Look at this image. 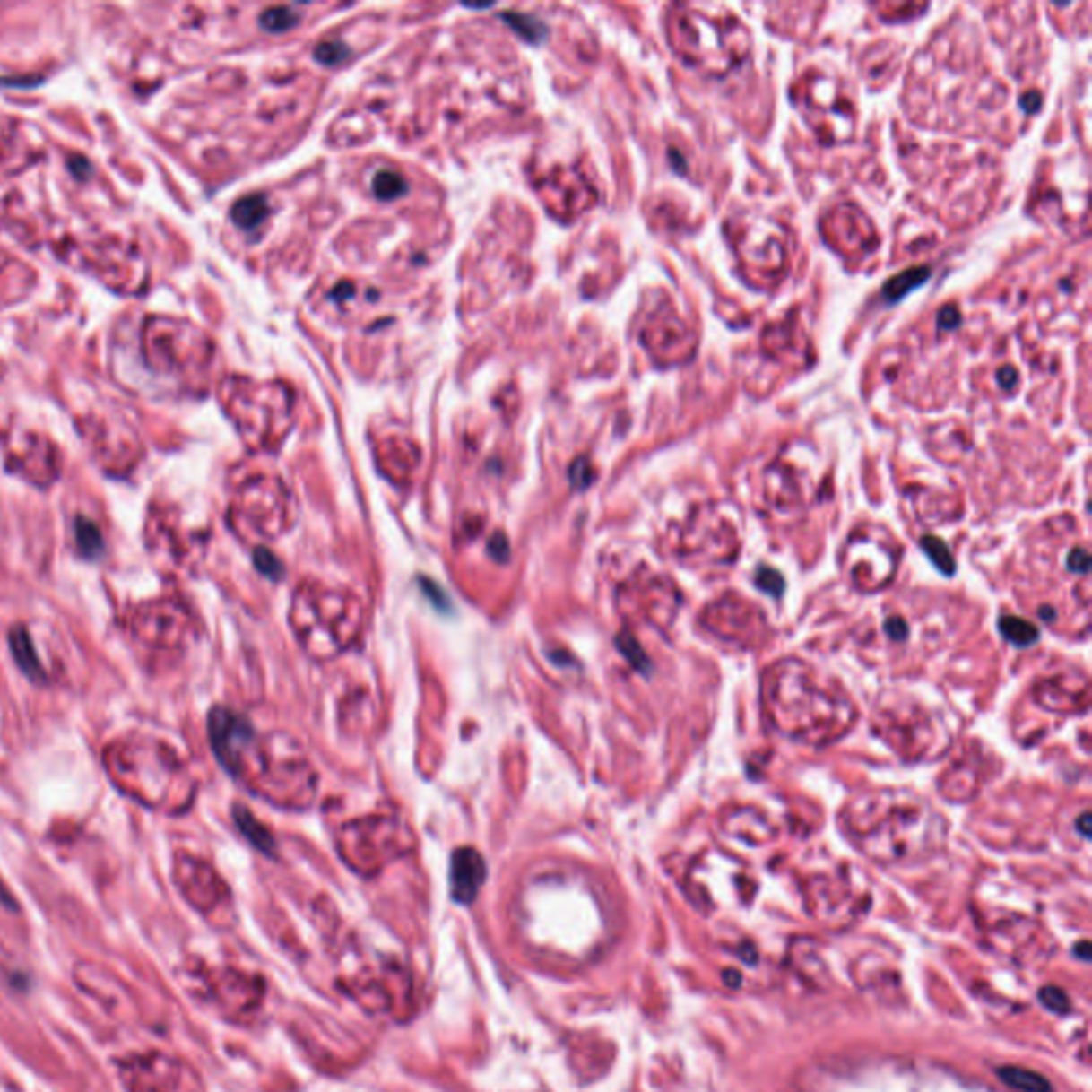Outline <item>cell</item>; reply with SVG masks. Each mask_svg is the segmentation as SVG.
<instances>
[{
  "label": "cell",
  "mask_w": 1092,
  "mask_h": 1092,
  "mask_svg": "<svg viewBox=\"0 0 1092 1092\" xmlns=\"http://www.w3.org/2000/svg\"><path fill=\"white\" fill-rule=\"evenodd\" d=\"M762 702L776 732L802 745H830L858 717L847 691L801 660H781L764 672Z\"/></svg>",
  "instance_id": "obj_1"
},
{
  "label": "cell",
  "mask_w": 1092,
  "mask_h": 1092,
  "mask_svg": "<svg viewBox=\"0 0 1092 1092\" xmlns=\"http://www.w3.org/2000/svg\"><path fill=\"white\" fill-rule=\"evenodd\" d=\"M1001 632H1003V636L1010 640V643L1018 645V646L1033 645L1039 636V629L1035 628L1033 623L1024 621V619H1020V617L1001 619Z\"/></svg>",
  "instance_id": "obj_18"
},
{
  "label": "cell",
  "mask_w": 1092,
  "mask_h": 1092,
  "mask_svg": "<svg viewBox=\"0 0 1092 1092\" xmlns=\"http://www.w3.org/2000/svg\"><path fill=\"white\" fill-rule=\"evenodd\" d=\"M235 821H238V828L241 830V835H244L247 841L252 843L256 849H261L263 854H273L275 849V841L272 836V832L264 830V826L261 821L255 819V815L247 813L246 809L238 807L235 809Z\"/></svg>",
  "instance_id": "obj_15"
},
{
  "label": "cell",
  "mask_w": 1092,
  "mask_h": 1092,
  "mask_svg": "<svg viewBox=\"0 0 1092 1092\" xmlns=\"http://www.w3.org/2000/svg\"><path fill=\"white\" fill-rule=\"evenodd\" d=\"M900 555L890 533L877 527H864L852 533L843 555V564L860 591H880L892 583Z\"/></svg>",
  "instance_id": "obj_7"
},
{
  "label": "cell",
  "mask_w": 1092,
  "mask_h": 1092,
  "mask_svg": "<svg viewBox=\"0 0 1092 1092\" xmlns=\"http://www.w3.org/2000/svg\"><path fill=\"white\" fill-rule=\"evenodd\" d=\"M999 382H1001V385H1003L1005 388H1010V391H1011V388L1018 385V374H1016V369H1013V368H1003V369H1001V371H999Z\"/></svg>",
  "instance_id": "obj_31"
},
{
  "label": "cell",
  "mask_w": 1092,
  "mask_h": 1092,
  "mask_svg": "<svg viewBox=\"0 0 1092 1092\" xmlns=\"http://www.w3.org/2000/svg\"><path fill=\"white\" fill-rule=\"evenodd\" d=\"M363 606L346 591L303 587L292 602V628L314 655H335L361 632Z\"/></svg>",
  "instance_id": "obj_4"
},
{
  "label": "cell",
  "mask_w": 1092,
  "mask_h": 1092,
  "mask_svg": "<svg viewBox=\"0 0 1092 1092\" xmlns=\"http://www.w3.org/2000/svg\"><path fill=\"white\" fill-rule=\"evenodd\" d=\"M487 880V864L472 847H461L450 860V894L455 903L472 905Z\"/></svg>",
  "instance_id": "obj_12"
},
{
  "label": "cell",
  "mask_w": 1092,
  "mask_h": 1092,
  "mask_svg": "<svg viewBox=\"0 0 1092 1092\" xmlns=\"http://www.w3.org/2000/svg\"><path fill=\"white\" fill-rule=\"evenodd\" d=\"M672 18L670 24L672 43L691 65L722 75L745 58L749 48L747 32L736 20L725 18L717 22L688 9Z\"/></svg>",
  "instance_id": "obj_5"
},
{
  "label": "cell",
  "mask_w": 1092,
  "mask_h": 1092,
  "mask_svg": "<svg viewBox=\"0 0 1092 1092\" xmlns=\"http://www.w3.org/2000/svg\"><path fill=\"white\" fill-rule=\"evenodd\" d=\"M739 529L715 510H700L679 538V557L689 564L725 566L739 555Z\"/></svg>",
  "instance_id": "obj_8"
},
{
  "label": "cell",
  "mask_w": 1092,
  "mask_h": 1092,
  "mask_svg": "<svg viewBox=\"0 0 1092 1092\" xmlns=\"http://www.w3.org/2000/svg\"><path fill=\"white\" fill-rule=\"evenodd\" d=\"M506 18H508L510 24L515 26L523 37L529 39V41H540V39L544 37V26L536 20L525 18V15H521V18H516V15H506Z\"/></svg>",
  "instance_id": "obj_24"
},
{
  "label": "cell",
  "mask_w": 1092,
  "mask_h": 1092,
  "mask_svg": "<svg viewBox=\"0 0 1092 1092\" xmlns=\"http://www.w3.org/2000/svg\"><path fill=\"white\" fill-rule=\"evenodd\" d=\"M267 212V201H264L261 195H250L235 203L230 216H233V222L238 224V227L255 229L264 221Z\"/></svg>",
  "instance_id": "obj_17"
},
{
  "label": "cell",
  "mask_w": 1092,
  "mask_h": 1092,
  "mask_svg": "<svg viewBox=\"0 0 1092 1092\" xmlns=\"http://www.w3.org/2000/svg\"><path fill=\"white\" fill-rule=\"evenodd\" d=\"M75 532L77 544H80V550L83 555L97 557L100 550H103V540H100V532L94 523H90L88 519H80L75 525Z\"/></svg>",
  "instance_id": "obj_19"
},
{
  "label": "cell",
  "mask_w": 1092,
  "mask_h": 1092,
  "mask_svg": "<svg viewBox=\"0 0 1092 1092\" xmlns=\"http://www.w3.org/2000/svg\"><path fill=\"white\" fill-rule=\"evenodd\" d=\"M922 546H924V550L928 553V557L934 561V566L939 568V570H943L945 574L954 572V559H951V553L948 550V546H945L941 540L926 536L922 538Z\"/></svg>",
  "instance_id": "obj_22"
},
{
  "label": "cell",
  "mask_w": 1092,
  "mask_h": 1092,
  "mask_svg": "<svg viewBox=\"0 0 1092 1092\" xmlns=\"http://www.w3.org/2000/svg\"><path fill=\"white\" fill-rule=\"evenodd\" d=\"M847 830L862 843L877 847L907 849V843L937 835L943 824L941 815L924 798L903 790H883L866 793L852 801L843 810Z\"/></svg>",
  "instance_id": "obj_3"
},
{
  "label": "cell",
  "mask_w": 1092,
  "mask_h": 1092,
  "mask_svg": "<svg viewBox=\"0 0 1092 1092\" xmlns=\"http://www.w3.org/2000/svg\"><path fill=\"white\" fill-rule=\"evenodd\" d=\"M348 48L340 41H326L316 48V58L325 65H340L348 58Z\"/></svg>",
  "instance_id": "obj_23"
},
{
  "label": "cell",
  "mask_w": 1092,
  "mask_h": 1092,
  "mask_svg": "<svg viewBox=\"0 0 1092 1092\" xmlns=\"http://www.w3.org/2000/svg\"><path fill=\"white\" fill-rule=\"evenodd\" d=\"M877 734L907 762H922L924 758L941 753L945 734L924 706L909 702H886L877 708Z\"/></svg>",
  "instance_id": "obj_6"
},
{
  "label": "cell",
  "mask_w": 1092,
  "mask_h": 1092,
  "mask_svg": "<svg viewBox=\"0 0 1092 1092\" xmlns=\"http://www.w3.org/2000/svg\"><path fill=\"white\" fill-rule=\"evenodd\" d=\"M299 15L290 7H273L267 9L261 15V26L267 28L269 32H284L297 24Z\"/></svg>",
  "instance_id": "obj_21"
},
{
  "label": "cell",
  "mask_w": 1092,
  "mask_h": 1092,
  "mask_svg": "<svg viewBox=\"0 0 1092 1092\" xmlns=\"http://www.w3.org/2000/svg\"><path fill=\"white\" fill-rule=\"evenodd\" d=\"M1039 1001H1041V1003H1044L1045 1007H1048L1050 1011H1067V1007H1069V999H1067V994L1062 992V990L1052 988V986H1048V988H1044V990H1041V992H1039Z\"/></svg>",
  "instance_id": "obj_25"
},
{
  "label": "cell",
  "mask_w": 1092,
  "mask_h": 1092,
  "mask_svg": "<svg viewBox=\"0 0 1092 1092\" xmlns=\"http://www.w3.org/2000/svg\"><path fill=\"white\" fill-rule=\"evenodd\" d=\"M403 826L397 824V821L388 819V818H369V819H361V821H354V824L344 826V838H342V849H348L346 858L351 860L357 855L361 849H365L369 845L368 854H363L361 858H359V864H365L369 869V866H378L382 862H386V860L395 858L403 852Z\"/></svg>",
  "instance_id": "obj_10"
},
{
  "label": "cell",
  "mask_w": 1092,
  "mask_h": 1092,
  "mask_svg": "<svg viewBox=\"0 0 1092 1092\" xmlns=\"http://www.w3.org/2000/svg\"><path fill=\"white\" fill-rule=\"evenodd\" d=\"M1067 566L1073 574H1082V576H1086V574H1088V568H1090L1088 550H1086L1084 546H1075V549H1071V553H1069V557H1067Z\"/></svg>",
  "instance_id": "obj_26"
},
{
  "label": "cell",
  "mask_w": 1092,
  "mask_h": 1092,
  "mask_svg": "<svg viewBox=\"0 0 1092 1092\" xmlns=\"http://www.w3.org/2000/svg\"><path fill=\"white\" fill-rule=\"evenodd\" d=\"M69 169H71L73 176L80 178V179L90 176V162L86 159H83V156H71V159H69Z\"/></svg>",
  "instance_id": "obj_29"
},
{
  "label": "cell",
  "mask_w": 1092,
  "mask_h": 1092,
  "mask_svg": "<svg viewBox=\"0 0 1092 1092\" xmlns=\"http://www.w3.org/2000/svg\"><path fill=\"white\" fill-rule=\"evenodd\" d=\"M210 739L218 759L230 775L244 779L261 796L284 807H306L316 790V773L284 736L264 741L250 722L229 708H213Z\"/></svg>",
  "instance_id": "obj_2"
},
{
  "label": "cell",
  "mask_w": 1092,
  "mask_h": 1092,
  "mask_svg": "<svg viewBox=\"0 0 1092 1092\" xmlns=\"http://www.w3.org/2000/svg\"><path fill=\"white\" fill-rule=\"evenodd\" d=\"M371 186H374L376 196L385 201L397 199L399 195L405 193V179L395 171H380Z\"/></svg>",
  "instance_id": "obj_20"
},
{
  "label": "cell",
  "mask_w": 1092,
  "mask_h": 1092,
  "mask_svg": "<svg viewBox=\"0 0 1092 1092\" xmlns=\"http://www.w3.org/2000/svg\"><path fill=\"white\" fill-rule=\"evenodd\" d=\"M702 621L715 636L741 646L762 643L767 636V619L762 612L736 594H725L708 604Z\"/></svg>",
  "instance_id": "obj_9"
},
{
  "label": "cell",
  "mask_w": 1092,
  "mask_h": 1092,
  "mask_svg": "<svg viewBox=\"0 0 1092 1092\" xmlns=\"http://www.w3.org/2000/svg\"><path fill=\"white\" fill-rule=\"evenodd\" d=\"M758 585L762 587V591L773 595H781V591H784V578H781V574L776 570H767V568L759 570Z\"/></svg>",
  "instance_id": "obj_27"
},
{
  "label": "cell",
  "mask_w": 1092,
  "mask_h": 1092,
  "mask_svg": "<svg viewBox=\"0 0 1092 1092\" xmlns=\"http://www.w3.org/2000/svg\"><path fill=\"white\" fill-rule=\"evenodd\" d=\"M133 626L134 632L143 638V643L173 646L179 643L184 629L188 628V619H186L182 608L171 604V602H159V604H148L134 611Z\"/></svg>",
  "instance_id": "obj_11"
},
{
  "label": "cell",
  "mask_w": 1092,
  "mask_h": 1092,
  "mask_svg": "<svg viewBox=\"0 0 1092 1092\" xmlns=\"http://www.w3.org/2000/svg\"><path fill=\"white\" fill-rule=\"evenodd\" d=\"M256 564L264 574H272V576H275V574L280 572V564L273 559V555L267 553V550H263V549L256 550Z\"/></svg>",
  "instance_id": "obj_28"
},
{
  "label": "cell",
  "mask_w": 1092,
  "mask_h": 1092,
  "mask_svg": "<svg viewBox=\"0 0 1092 1092\" xmlns=\"http://www.w3.org/2000/svg\"><path fill=\"white\" fill-rule=\"evenodd\" d=\"M999 1078L1007 1086L1020 1092H1052V1084L1044 1075L1031 1071V1069L1022 1067H1001Z\"/></svg>",
  "instance_id": "obj_14"
},
{
  "label": "cell",
  "mask_w": 1092,
  "mask_h": 1092,
  "mask_svg": "<svg viewBox=\"0 0 1092 1092\" xmlns=\"http://www.w3.org/2000/svg\"><path fill=\"white\" fill-rule=\"evenodd\" d=\"M888 634H890L894 640H903L905 636H907V626H905V621H900V619H892V621L888 623Z\"/></svg>",
  "instance_id": "obj_30"
},
{
  "label": "cell",
  "mask_w": 1092,
  "mask_h": 1092,
  "mask_svg": "<svg viewBox=\"0 0 1092 1092\" xmlns=\"http://www.w3.org/2000/svg\"><path fill=\"white\" fill-rule=\"evenodd\" d=\"M11 649H13L15 662L20 663V668L24 670L28 677H37V679L43 677L41 662L37 660L35 646H32L24 628H15L13 632H11Z\"/></svg>",
  "instance_id": "obj_16"
},
{
  "label": "cell",
  "mask_w": 1092,
  "mask_h": 1092,
  "mask_svg": "<svg viewBox=\"0 0 1092 1092\" xmlns=\"http://www.w3.org/2000/svg\"><path fill=\"white\" fill-rule=\"evenodd\" d=\"M1078 680H1075V685L1069 683V677L1044 680V683L1039 685V689L1035 691V698H1037L1039 705L1048 706L1050 711H1084V708L1088 706V683H1086L1084 679L1082 683L1078 685Z\"/></svg>",
  "instance_id": "obj_13"
}]
</instances>
